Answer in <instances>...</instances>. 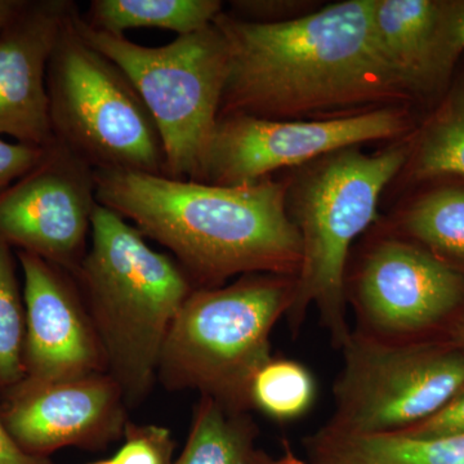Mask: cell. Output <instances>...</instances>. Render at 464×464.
Instances as JSON below:
<instances>
[{"label":"cell","mask_w":464,"mask_h":464,"mask_svg":"<svg viewBox=\"0 0 464 464\" xmlns=\"http://www.w3.org/2000/svg\"><path fill=\"white\" fill-rule=\"evenodd\" d=\"M215 24L228 52L219 118H337L396 106L413 94L382 53L373 0H347L273 24L222 12Z\"/></svg>","instance_id":"1"},{"label":"cell","mask_w":464,"mask_h":464,"mask_svg":"<svg viewBox=\"0 0 464 464\" xmlns=\"http://www.w3.org/2000/svg\"><path fill=\"white\" fill-rule=\"evenodd\" d=\"M97 201L166 246L195 288L237 275L297 277L302 240L284 183L183 181L132 170H94Z\"/></svg>","instance_id":"2"},{"label":"cell","mask_w":464,"mask_h":464,"mask_svg":"<svg viewBox=\"0 0 464 464\" xmlns=\"http://www.w3.org/2000/svg\"><path fill=\"white\" fill-rule=\"evenodd\" d=\"M90 237L91 246L72 275L108 373L127 405H137L158 380L174 319L197 288L172 256L152 249L136 226L109 208H94Z\"/></svg>","instance_id":"3"},{"label":"cell","mask_w":464,"mask_h":464,"mask_svg":"<svg viewBox=\"0 0 464 464\" xmlns=\"http://www.w3.org/2000/svg\"><path fill=\"white\" fill-rule=\"evenodd\" d=\"M295 277L241 276L188 295L168 334L158 381L198 391L235 411H252L250 384L271 355V333L295 302Z\"/></svg>","instance_id":"4"},{"label":"cell","mask_w":464,"mask_h":464,"mask_svg":"<svg viewBox=\"0 0 464 464\" xmlns=\"http://www.w3.org/2000/svg\"><path fill=\"white\" fill-rule=\"evenodd\" d=\"M408 159L405 145L374 155L348 148L326 155L293 192V218L302 240L288 324L295 334L308 308L315 307L333 346L351 334L347 320L346 267L353 241L373 222L378 199Z\"/></svg>","instance_id":"5"},{"label":"cell","mask_w":464,"mask_h":464,"mask_svg":"<svg viewBox=\"0 0 464 464\" xmlns=\"http://www.w3.org/2000/svg\"><path fill=\"white\" fill-rule=\"evenodd\" d=\"M74 25L85 42L130 78L163 141L166 177L203 182L208 150L218 123L228 52L213 23L160 47L137 44L88 25L79 8Z\"/></svg>","instance_id":"6"},{"label":"cell","mask_w":464,"mask_h":464,"mask_svg":"<svg viewBox=\"0 0 464 464\" xmlns=\"http://www.w3.org/2000/svg\"><path fill=\"white\" fill-rule=\"evenodd\" d=\"M76 9L48 63L54 141L94 170L166 176V151L154 118L130 78L78 33Z\"/></svg>","instance_id":"7"},{"label":"cell","mask_w":464,"mask_h":464,"mask_svg":"<svg viewBox=\"0 0 464 464\" xmlns=\"http://www.w3.org/2000/svg\"><path fill=\"white\" fill-rule=\"evenodd\" d=\"M325 424L351 435L404 432L464 389V351L453 342L391 341L351 332Z\"/></svg>","instance_id":"8"},{"label":"cell","mask_w":464,"mask_h":464,"mask_svg":"<svg viewBox=\"0 0 464 464\" xmlns=\"http://www.w3.org/2000/svg\"><path fill=\"white\" fill-rule=\"evenodd\" d=\"M408 125L396 106L319 121L222 116L208 150L203 182L252 185L282 168L301 166L360 143L395 139Z\"/></svg>","instance_id":"9"},{"label":"cell","mask_w":464,"mask_h":464,"mask_svg":"<svg viewBox=\"0 0 464 464\" xmlns=\"http://www.w3.org/2000/svg\"><path fill=\"white\" fill-rule=\"evenodd\" d=\"M97 204L93 168L53 141L38 166L0 192V244L74 274Z\"/></svg>","instance_id":"10"},{"label":"cell","mask_w":464,"mask_h":464,"mask_svg":"<svg viewBox=\"0 0 464 464\" xmlns=\"http://www.w3.org/2000/svg\"><path fill=\"white\" fill-rule=\"evenodd\" d=\"M357 331L413 341L464 304V276L426 249L382 240L362 261L353 289Z\"/></svg>","instance_id":"11"},{"label":"cell","mask_w":464,"mask_h":464,"mask_svg":"<svg viewBox=\"0 0 464 464\" xmlns=\"http://www.w3.org/2000/svg\"><path fill=\"white\" fill-rule=\"evenodd\" d=\"M123 391L109 373L25 383L2 396L0 417L24 450L48 458L67 447L99 448L127 427Z\"/></svg>","instance_id":"12"},{"label":"cell","mask_w":464,"mask_h":464,"mask_svg":"<svg viewBox=\"0 0 464 464\" xmlns=\"http://www.w3.org/2000/svg\"><path fill=\"white\" fill-rule=\"evenodd\" d=\"M26 311L25 383L108 373L102 346L74 275L17 252Z\"/></svg>","instance_id":"13"},{"label":"cell","mask_w":464,"mask_h":464,"mask_svg":"<svg viewBox=\"0 0 464 464\" xmlns=\"http://www.w3.org/2000/svg\"><path fill=\"white\" fill-rule=\"evenodd\" d=\"M72 0H24L0 32V136L45 146L54 141L47 69Z\"/></svg>","instance_id":"14"},{"label":"cell","mask_w":464,"mask_h":464,"mask_svg":"<svg viewBox=\"0 0 464 464\" xmlns=\"http://www.w3.org/2000/svg\"><path fill=\"white\" fill-rule=\"evenodd\" d=\"M441 12L442 3L432 0H373L375 38L411 93L435 90L450 72Z\"/></svg>","instance_id":"15"},{"label":"cell","mask_w":464,"mask_h":464,"mask_svg":"<svg viewBox=\"0 0 464 464\" xmlns=\"http://www.w3.org/2000/svg\"><path fill=\"white\" fill-rule=\"evenodd\" d=\"M304 444L310 460L322 464H464V436L351 435L323 426Z\"/></svg>","instance_id":"16"},{"label":"cell","mask_w":464,"mask_h":464,"mask_svg":"<svg viewBox=\"0 0 464 464\" xmlns=\"http://www.w3.org/2000/svg\"><path fill=\"white\" fill-rule=\"evenodd\" d=\"M222 9L218 0H93L82 17L93 29L112 35L151 27L181 36L212 25Z\"/></svg>","instance_id":"17"},{"label":"cell","mask_w":464,"mask_h":464,"mask_svg":"<svg viewBox=\"0 0 464 464\" xmlns=\"http://www.w3.org/2000/svg\"><path fill=\"white\" fill-rule=\"evenodd\" d=\"M257 436L252 415L200 396L188 442L174 464H246Z\"/></svg>","instance_id":"18"},{"label":"cell","mask_w":464,"mask_h":464,"mask_svg":"<svg viewBox=\"0 0 464 464\" xmlns=\"http://www.w3.org/2000/svg\"><path fill=\"white\" fill-rule=\"evenodd\" d=\"M316 381L310 369L295 360L271 357L250 384V408L277 422L299 420L316 400Z\"/></svg>","instance_id":"19"},{"label":"cell","mask_w":464,"mask_h":464,"mask_svg":"<svg viewBox=\"0 0 464 464\" xmlns=\"http://www.w3.org/2000/svg\"><path fill=\"white\" fill-rule=\"evenodd\" d=\"M402 227L432 252L464 261V188L426 195L409 208Z\"/></svg>","instance_id":"20"},{"label":"cell","mask_w":464,"mask_h":464,"mask_svg":"<svg viewBox=\"0 0 464 464\" xmlns=\"http://www.w3.org/2000/svg\"><path fill=\"white\" fill-rule=\"evenodd\" d=\"M26 311L14 249L0 244V395L25 378Z\"/></svg>","instance_id":"21"},{"label":"cell","mask_w":464,"mask_h":464,"mask_svg":"<svg viewBox=\"0 0 464 464\" xmlns=\"http://www.w3.org/2000/svg\"><path fill=\"white\" fill-rule=\"evenodd\" d=\"M413 170L418 179L464 177V85L449 97L424 130Z\"/></svg>","instance_id":"22"},{"label":"cell","mask_w":464,"mask_h":464,"mask_svg":"<svg viewBox=\"0 0 464 464\" xmlns=\"http://www.w3.org/2000/svg\"><path fill=\"white\" fill-rule=\"evenodd\" d=\"M124 444L112 458L114 464H170L174 442L164 427L128 422Z\"/></svg>","instance_id":"23"},{"label":"cell","mask_w":464,"mask_h":464,"mask_svg":"<svg viewBox=\"0 0 464 464\" xmlns=\"http://www.w3.org/2000/svg\"><path fill=\"white\" fill-rule=\"evenodd\" d=\"M400 433L417 439L464 436V389L460 390L447 405L442 406L438 413Z\"/></svg>","instance_id":"24"},{"label":"cell","mask_w":464,"mask_h":464,"mask_svg":"<svg viewBox=\"0 0 464 464\" xmlns=\"http://www.w3.org/2000/svg\"><path fill=\"white\" fill-rule=\"evenodd\" d=\"M45 148L8 142L0 136V192L25 176L44 158Z\"/></svg>","instance_id":"25"},{"label":"cell","mask_w":464,"mask_h":464,"mask_svg":"<svg viewBox=\"0 0 464 464\" xmlns=\"http://www.w3.org/2000/svg\"><path fill=\"white\" fill-rule=\"evenodd\" d=\"M441 43L445 60L453 67L464 51V2L442 3Z\"/></svg>","instance_id":"26"},{"label":"cell","mask_w":464,"mask_h":464,"mask_svg":"<svg viewBox=\"0 0 464 464\" xmlns=\"http://www.w3.org/2000/svg\"><path fill=\"white\" fill-rule=\"evenodd\" d=\"M0 464H52L48 458L27 453L17 444L0 417Z\"/></svg>","instance_id":"27"},{"label":"cell","mask_w":464,"mask_h":464,"mask_svg":"<svg viewBox=\"0 0 464 464\" xmlns=\"http://www.w3.org/2000/svg\"><path fill=\"white\" fill-rule=\"evenodd\" d=\"M246 464H322L313 462V460H304L299 458L293 450L292 445L289 441L284 440L283 441V453L280 456L275 457L271 454L266 453L264 450H259L256 448L250 454L248 460Z\"/></svg>","instance_id":"28"},{"label":"cell","mask_w":464,"mask_h":464,"mask_svg":"<svg viewBox=\"0 0 464 464\" xmlns=\"http://www.w3.org/2000/svg\"><path fill=\"white\" fill-rule=\"evenodd\" d=\"M23 5L24 0H0V32Z\"/></svg>","instance_id":"29"},{"label":"cell","mask_w":464,"mask_h":464,"mask_svg":"<svg viewBox=\"0 0 464 464\" xmlns=\"http://www.w3.org/2000/svg\"><path fill=\"white\" fill-rule=\"evenodd\" d=\"M451 342L464 351V315L458 319L450 332Z\"/></svg>","instance_id":"30"},{"label":"cell","mask_w":464,"mask_h":464,"mask_svg":"<svg viewBox=\"0 0 464 464\" xmlns=\"http://www.w3.org/2000/svg\"><path fill=\"white\" fill-rule=\"evenodd\" d=\"M93 464H114L111 459L109 460H101V462L93 463Z\"/></svg>","instance_id":"31"}]
</instances>
